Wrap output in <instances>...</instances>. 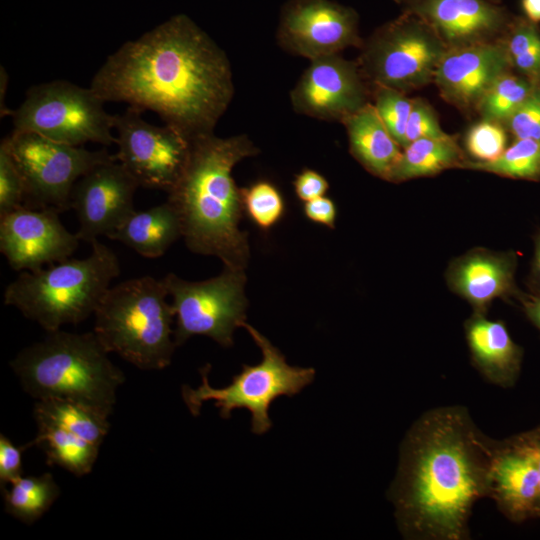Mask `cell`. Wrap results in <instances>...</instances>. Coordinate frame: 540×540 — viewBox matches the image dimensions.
Returning <instances> with one entry per match:
<instances>
[{"mask_svg":"<svg viewBox=\"0 0 540 540\" xmlns=\"http://www.w3.org/2000/svg\"><path fill=\"white\" fill-rule=\"evenodd\" d=\"M90 88L104 102L157 113L189 139L212 133L234 95L226 53L185 15L123 43L94 74Z\"/></svg>","mask_w":540,"mask_h":540,"instance_id":"cell-1","label":"cell"},{"mask_svg":"<svg viewBox=\"0 0 540 540\" xmlns=\"http://www.w3.org/2000/svg\"><path fill=\"white\" fill-rule=\"evenodd\" d=\"M492 447L464 407L435 408L415 421L389 493L405 538H468L475 503L489 497Z\"/></svg>","mask_w":540,"mask_h":540,"instance_id":"cell-2","label":"cell"},{"mask_svg":"<svg viewBox=\"0 0 540 540\" xmlns=\"http://www.w3.org/2000/svg\"><path fill=\"white\" fill-rule=\"evenodd\" d=\"M258 152L244 134L221 138L212 132L190 138L187 162L167 201L178 213L182 238L193 253L245 270L250 250L247 233L239 227L244 210L232 170Z\"/></svg>","mask_w":540,"mask_h":540,"instance_id":"cell-3","label":"cell"},{"mask_svg":"<svg viewBox=\"0 0 540 540\" xmlns=\"http://www.w3.org/2000/svg\"><path fill=\"white\" fill-rule=\"evenodd\" d=\"M23 390L35 400L63 398L111 415L124 373L108 358L94 331L47 332L11 360Z\"/></svg>","mask_w":540,"mask_h":540,"instance_id":"cell-4","label":"cell"},{"mask_svg":"<svg viewBox=\"0 0 540 540\" xmlns=\"http://www.w3.org/2000/svg\"><path fill=\"white\" fill-rule=\"evenodd\" d=\"M91 244L86 258L20 272L5 288L4 304L15 307L46 332L85 321L120 274L116 253L98 239Z\"/></svg>","mask_w":540,"mask_h":540,"instance_id":"cell-5","label":"cell"},{"mask_svg":"<svg viewBox=\"0 0 540 540\" xmlns=\"http://www.w3.org/2000/svg\"><path fill=\"white\" fill-rule=\"evenodd\" d=\"M162 280L152 276L111 286L94 316V333L105 350L143 370L170 365L176 347L175 313Z\"/></svg>","mask_w":540,"mask_h":540,"instance_id":"cell-6","label":"cell"},{"mask_svg":"<svg viewBox=\"0 0 540 540\" xmlns=\"http://www.w3.org/2000/svg\"><path fill=\"white\" fill-rule=\"evenodd\" d=\"M244 327L262 353L256 365L243 364L232 382L222 388H214L208 382L210 365L201 368V385L193 389L183 385L181 394L193 416H198L205 401L214 400L220 416L230 418L234 409L245 408L251 413L252 432L264 434L272 426L268 411L279 396H294L309 385L315 377L313 368L291 366L285 356L264 335L244 322Z\"/></svg>","mask_w":540,"mask_h":540,"instance_id":"cell-7","label":"cell"},{"mask_svg":"<svg viewBox=\"0 0 540 540\" xmlns=\"http://www.w3.org/2000/svg\"><path fill=\"white\" fill-rule=\"evenodd\" d=\"M104 103L90 86L67 80L33 85L12 110V132L36 133L74 146L90 142L109 146L116 142L115 115L106 112Z\"/></svg>","mask_w":540,"mask_h":540,"instance_id":"cell-8","label":"cell"},{"mask_svg":"<svg viewBox=\"0 0 540 540\" xmlns=\"http://www.w3.org/2000/svg\"><path fill=\"white\" fill-rule=\"evenodd\" d=\"M175 313L174 342L184 344L195 335L213 339L223 347L233 345V333L246 319V275L224 266L216 277L187 281L174 273L162 278Z\"/></svg>","mask_w":540,"mask_h":540,"instance_id":"cell-9","label":"cell"},{"mask_svg":"<svg viewBox=\"0 0 540 540\" xmlns=\"http://www.w3.org/2000/svg\"><path fill=\"white\" fill-rule=\"evenodd\" d=\"M5 138L23 178L24 205L31 208L59 213L71 209L78 179L96 165L116 159L105 148L91 151L31 132H11Z\"/></svg>","mask_w":540,"mask_h":540,"instance_id":"cell-10","label":"cell"},{"mask_svg":"<svg viewBox=\"0 0 540 540\" xmlns=\"http://www.w3.org/2000/svg\"><path fill=\"white\" fill-rule=\"evenodd\" d=\"M446 50V45L425 21L404 18L371 37L359 66L373 85L403 92L433 81Z\"/></svg>","mask_w":540,"mask_h":540,"instance_id":"cell-11","label":"cell"},{"mask_svg":"<svg viewBox=\"0 0 540 540\" xmlns=\"http://www.w3.org/2000/svg\"><path fill=\"white\" fill-rule=\"evenodd\" d=\"M142 113L143 110L128 106L115 115V158L139 187L168 193L185 167L190 139L173 126L145 121Z\"/></svg>","mask_w":540,"mask_h":540,"instance_id":"cell-12","label":"cell"},{"mask_svg":"<svg viewBox=\"0 0 540 540\" xmlns=\"http://www.w3.org/2000/svg\"><path fill=\"white\" fill-rule=\"evenodd\" d=\"M276 36L285 51L310 61L360 43L355 12L331 0H288Z\"/></svg>","mask_w":540,"mask_h":540,"instance_id":"cell-13","label":"cell"},{"mask_svg":"<svg viewBox=\"0 0 540 540\" xmlns=\"http://www.w3.org/2000/svg\"><path fill=\"white\" fill-rule=\"evenodd\" d=\"M79 241L53 209L23 205L0 217V252L15 271H36L65 261Z\"/></svg>","mask_w":540,"mask_h":540,"instance_id":"cell-14","label":"cell"},{"mask_svg":"<svg viewBox=\"0 0 540 540\" xmlns=\"http://www.w3.org/2000/svg\"><path fill=\"white\" fill-rule=\"evenodd\" d=\"M359 64L340 54L310 61L290 93L293 109L302 115L343 122L367 101V86Z\"/></svg>","mask_w":540,"mask_h":540,"instance_id":"cell-15","label":"cell"},{"mask_svg":"<svg viewBox=\"0 0 540 540\" xmlns=\"http://www.w3.org/2000/svg\"><path fill=\"white\" fill-rule=\"evenodd\" d=\"M138 183L116 160L100 163L78 179L70 207L76 213L80 240L91 243L110 237L136 210Z\"/></svg>","mask_w":540,"mask_h":540,"instance_id":"cell-16","label":"cell"},{"mask_svg":"<svg viewBox=\"0 0 540 540\" xmlns=\"http://www.w3.org/2000/svg\"><path fill=\"white\" fill-rule=\"evenodd\" d=\"M489 497L512 522L539 518L540 478L534 429L493 442Z\"/></svg>","mask_w":540,"mask_h":540,"instance_id":"cell-17","label":"cell"},{"mask_svg":"<svg viewBox=\"0 0 540 540\" xmlns=\"http://www.w3.org/2000/svg\"><path fill=\"white\" fill-rule=\"evenodd\" d=\"M508 48L489 41L447 48L434 75L443 98L459 107L477 105L488 88L507 73Z\"/></svg>","mask_w":540,"mask_h":540,"instance_id":"cell-18","label":"cell"},{"mask_svg":"<svg viewBox=\"0 0 540 540\" xmlns=\"http://www.w3.org/2000/svg\"><path fill=\"white\" fill-rule=\"evenodd\" d=\"M516 256L475 249L450 265L447 281L450 288L467 300L477 313H485L496 298L518 294L515 285Z\"/></svg>","mask_w":540,"mask_h":540,"instance_id":"cell-19","label":"cell"},{"mask_svg":"<svg viewBox=\"0 0 540 540\" xmlns=\"http://www.w3.org/2000/svg\"><path fill=\"white\" fill-rule=\"evenodd\" d=\"M420 14L447 48L486 42L503 21L485 0H424Z\"/></svg>","mask_w":540,"mask_h":540,"instance_id":"cell-20","label":"cell"},{"mask_svg":"<svg viewBox=\"0 0 540 540\" xmlns=\"http://www.w3.org/2000/svg\"><path fill=\"white\" fill-rule=\"evenodd\" d=\"M465 333L472 360L481 374L495 385H514L520 374L523 352L505 324L475 312L465 323Z\"/></svg>","mask_w":540,"mask_h":540,"instance_id":"cell-21","label":"cell"},{"mask_svg":"<svg viewBox=\"0 0 540 540\" xmlns=\"http://www.w3.org/2000/svg\"><path fill=\"white\" fill-rule=\"evenodd\" d=\"M342 123L355 159L371 174L390 181L402 147L382 122L375 106L368 102Z\"/></svg>","mask_w":540,"mask_h":540,"instance_id":"cell-22","label":"cell"},{"mask_svg":"<svg viewBox=\"0 0 540 540\" xmlns=\"http://www.w3.org/2000/svg\"><path fill=\"white\" fill-rule=\"evenodd\" d=\"M109 238L153 259L164 255L182 238V225L178 213L166 201L146 210H135Z\"/></svg>","mask_w":540,"mask_h":540,"instance_id":"cell-23","label":"cell"},{"mask_svg":"<svg viewBox=\"0 0 540 540\" xmlns=\"http://www.w3.org/2000/svg\"><path fill=\"white\" fill-rule=\"evenodd\" d=\"M35 421H44L63 428L80 438L101 446L109 432V415L83 402L48 398L36 400Z\"/></svg>","mask_w":540,"mask_h":540,"instance_id":"cell-24","label":"cell"},{"mask_svg":"<svg viewBox=\"0 0 540 540\" xmlns=\"http://www.w3.org/2000/svg\"><path fill=\"white\" fill-rule=\"evenodd\" d=\"M465 162L461 149L450 135L418 139L403 148L390 181L432 176L449 168L462 167Z\"/></svg>","mask_w":540,"mask_h":540,"instance_id":"cell-25","label":"cell"},{"mask_svg":"<svg viewBox=\"0 0 540 540\" xmlns=\"http://www.w3.org/2000/svg\"><path fill=\"white\" fill-rule=\"evenodd\" d=\"M36 425L37 435L31 443L42 449L48 465H57L78 477L92 471L100 446L51 423L36 421Z\"/></svg>","mask_w":540,"mask_h":540,"instance_id":"cell-26","label":"cell"},{"mask_svg":"<svg viewBox=\"0 0 540 540\" xmlns=\"http://www.w3.org/2000/svg\"><path fill=\"white\" fill-rule=\"evenodd\" d=\"M9 485L1 488L5 512L29 525L46 513L61 493L51 473L22 475Z\"/></svg>","mask_w":540,"mask_h":540,"instance_id":"cell-27","label":"cell"},{"mask_svg":"<svg viewBox=\"0 0 540 540\" xmlns=\"http://www.w3.org/2000/svg\"><path fill=\"white\" fill-rule=\"evenodd\" d=\"M462 167L509 178L540 180V142L516 139L496 159L487 162L466 161Z\"/></svg>","mask_w":540,"mask_h":540,"instance_id":"cell-28","label":"cell"},{"mask_svg":"<svg viewBox=\"0 0 540 540\" xmlns=\"http://www.w3.org/2000/svg\"><path fill=\"white\" fill-rule=\"evenodd\" d=\"M534 88L528 80L505 73L488 88L477 106L483 119L507 121Z\"/></svg>","mask_w":540,"mask_h":540,"instance_id":"cell-29","label":"cell"},{"mask_svg":"<svg viewBox=\"0 0 540 540\" xmlns=\"http://www.w3.org/2000/svg\"><path fill=\"white\" fill-rule=\"evenodd\" d=\"M244 213L261 230L274 227L285 214V202L279 189L268 181L241 188Z\"/></svg>","mask_w":540,"mask_h":540,"instance_id":"cell-30","label":"cell"},{"mask_svg":"<svg viewBox=\"0 0 540 540\" xmlns=\"http://www.w3.org/2000/svg\"><path fill=\"white\" fill-rule=\"evenodd\" d=\"M374 86L376 111L392 137L404 148L405 131L413 100L407 98L399 90L380 85Z\"/></svg>","mask_w":540,"mask_h":540,"instance_id":"cell-31","label":"cell"},{"mask_svg":"<svg viewBox=\"0 0 540 540\" xmlns=\"http://www.w3.org/2000/svg\"><path fill=\"white\" fill-rule=\"evenodd\" d=\"M506 142V133L500 123L483 119L469 129L465 145L474 161L487 162L504 152Z\"/></svg>","mask_w":540,"mask_h":540,"instance_id":"cell-32","label":"cell"},{"mask_svg":"<svg viewBox=\"0 0 540 540\" xmlns=\"http://www.w3.org/2000/svg\"><path fill=\"white\" fill-rule=\"evenodd\" d=\"M25 187L6 138L0 143V217L24 205Z\"/></svg>","mask_w":540,"mask_h":540,"instance_id":"cell-33","label":"cell"},{"mask_svg":"<svg viewBox=\"0 0 540 540\" xmlns=\"http://www.w3.org/2000/svg\"><path fill=\"white\" fill-rule=\"evenodd\" d=\"M506 122L516 139L540 142V88H534Z\"/></svg>","mask_w":540,"mask_h":540,"instance_id":"cell-34","label":"cell"},{"mask_svg":"<svg viewBox=\"0 0 540 540\" xmlns=\"http://www.w3.org/2000/svg\"><path fill=\"white\" fill-rule=\"evenodd\" d=\"M448 136L441 128L431 107L422 100H413L405 131V146L422 138H445Z\"/></svg>","mask_w":540,"mask_h":540,"instance_id":"cell-35","label":"cell"},{"mask_svg":"<svg viewBox=\"0 0 540 540\" xmlns=\"http://www.w3.org/2000/svg\"><path fill=\"white\" fill-rule=\"evenodd\" d=\"M32 443L24 446H16L4 434L0 435V485L1 488L7 486L23 475L22 453Z\"/></svg>","mask_w":540,"mask_h":540,"instance_id":"cell-36","label":"cell"},{"mask_svg":"<svg viewBox=\"0 0 540 540\" xmlns=\"http://www.w3.org/2000/svg\"><path fill=\"white\" fill-rule=\"evenodd\" d=\"M295 193L303 202L324 196L329 189L327 179L312 169L302 170L293 182Z\"/></svg>","mask_w":540,"mask_h":540,"instance_id":"cell-37","label":"cell"},{"mask_svg":"<svg viewBox=\"0 0 540 540\" xmlns=\"http://www.w3.org/2000/svg\"><path fill=\"white\" fill-rule=\"evenodd\" d=\"M303 211L306 218L313 223L330 229L335 228L337 208L329 197L321 196L304 202Z\"/></svg>","mask_w":540,"mask_h":540,"instance_id":"cell-38","label":"cell"},{"mask_svg":"<svg viewBox=\"0 0 540 540\" xmlns=\"http://www.w3.org/2000/svg\"><path fill=\"white\" fill-rule=\"evenodd\" d=\"M538 42H540V34L533 26L527 24L519 26L513 32L507 45L511 59L528 51Z\"/></svg>","mask_w":540,"mask_h":540,"instance_id":"cell-39","label":"cell"},{"mask_svg":"<svg viewBox=\"0 0 540 540\" xmlns=\"http://www.w3.org/2000/svg\"><path fill=\"white\" fill-rule=\"evenodd\" d=\"M511 61L525 75L532 78L540 77V42Z\"/></svg>","mask_w":540,"mask_h":540,"instance_id":"cell-40","label":"cell"},{"mask_svg":"<svg viewBox=\"0 0 540 540\" xmlns=\"http://www.w3.org/2000/svg\"><path fill=\"white\" fill-rule=\"evenodd\" d=\"M521 302L527 317L540 331V291L521 296Z\"/></svg>","mask_w":540,"mask_h":540,"instance_id":"cell-41","label":"cell"},{"mask_svg":"<svg viewBox=\"0 0 540 540\" xmlns=\"http://www.w3.org/2000/svg\"><path fill=\"white\" fill-rule=\"evenodd\" d=\"M530 283L533 292L540 291V231L535 237V249L531 267Z\"/></svg>","mask_w":540,"mask_h":540,"instance_id":"cell-42","label":"cell"},{"mask_svg":"<svg viewBox=\"0 0 540 540\" xmlns=\"http://www.w3.org/2000/svg\"><path fill=\"white\" fill-rule=\"evenodd\" d=\"M8 84V74L3 66L0 68V111L1 117L11 115L12 110L5 105V94Z\"/></svg>","mask_w":540,"mask_h":540,"instance_id":"cell-43","label":"cell"},{"mask_svg":"<svg viewBox=\"0 0 540 540\" xmlns=\"http://www.w3.org/2000/svg\"><path fill=\"white\" fill-rule=\"evenodd\" d=\"M522 6L531 21L540 22V0H523Z\"/></svg>","mask_w":540,"mask_h":540,"instance_id":"cell-44","label":"cell"},{"mask_svg":"<svg viewBox=\"0 0 540 540\" xmlns=\"http://www.w3.org/2000/svg\"><path fill=\"white\" fill-rule=\"evenodd\" d=\"M535 434H536V442H537V449H538V469H539V478H540V427L535 428ZM540 518V513H539Z\"/></svg>","mask_w":540,"mask_h":540,"instance_id":"cell-45","label":"cell"}]
</instances>
